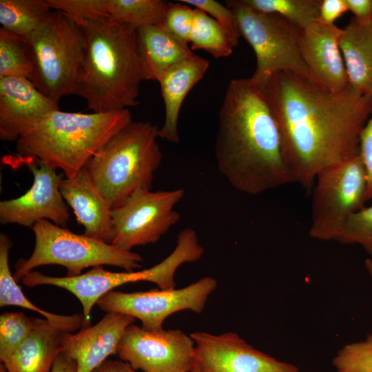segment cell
<instances>
[{
	"label": "cell",
	"mask_w": 372,
	"mask_h": 372,
	"mask_svg": "<svg viewBox=\"0 0 372 372\" xmlns=\"http://www.w3.org/2000/svg\"><path fill=\"white\" fill-rule=\"evenodd\" d=\"M215 157L227 182L249 195L293 183L277 121L251 77L232 79L227 85L218 112Z\"/></svg>",
	"instance_id": "cell-2"
},
{
	"label": "cell",
	"mask_w": 372,
	"mask_h": 372,
	"mask_svg": "<svg viewBox=\"0 0 372 372\" xmlns=\"http://www.w3.org/2000/svg\"><path fill=\"white\" fill-rule=\"evenodd\" d=\"M225 4L235 14L241 36L255 52L254 81L262 84L274 74L288 72L319 84L302 56L301 30L277 14L254 10L242 0L226 1Z\"/></svg>",
	"instance_id": "cell-8"
},
{
	"label": "cell",
	"mask_w": 372,
	"mask_h": 372,
	"mask_svg": "<svg viewBox=\"0 0 372 372\" xmlns=\"http://www.w3.org/2000/svg\"><path fill=\"white\" fill-rule=\"evenodd\" d=\"M194 9V20L189 41L192 51L203 50L215 59L231 55L235 46L227 31L209 15L199 9Z\"/></svg>",
	"instance_id": "cell-27"
},
{
	"label": "cell",
	"mask_w": 372,
	"mask_h": 372,
	"mask_svg": "<svg viewBox=\"0 0 372 372\" xmlns=\"http://www.w3.org/2000/svg\"><path fill=\"white\" fill-rule=\"evenodd\" d=\"M34 328L32 318L22 312H4L0 316V360L4 362L28 337Z\"/></svg>",
	"instance_id": "cell-30"
},
{
	"label": "cell",
	"mask_w": 372,
	"mask_h": 372,
	"mask_svg": "<svg viewBox=\"0 0 372 372\" xmlns=\"http://www.w3.org/2000/svg\"><path fill=\"white\" fill-rule=\"evenodd\" d=\"M255 10L277 14L304 30L319 19L321 0H242Z\"/></svg>",
	"instance_id": "cell-28"
},
{
	"label": "cell",
	"mask_w": 372,
	"mask_h": 372,
	"mask_svg": "<svg viewBox=\"0 0 372 372\" xmlns=\"http://www.w3.org/2000/svg\"><path fill=\"white\" fill-rule=\"evenodd\" d=\"M183 264V257L172 252L163 261L154 267L138 271L112 272L102 266L77 276L54 277L31 271L21 280L27 287L52 285L65 289L74 294L83 307V328L91 326V312L98 300L107 292L123 285L138 281L154 282L161 289H175L174 275Z\"/></svg>",
	"instance_id": "cell-10"
},
{
	"label": "cell",
	"mask_w": 372,
	"mask_h": 372,
	"mask_svg": "<svg viewBox=\"0 0 372 372\" xmlns=\"http://www.w3.org/2000/svg\"><path fill=\"white\" fill-rule=\"evenodd\" d=\"M34 65L27 39L0 29V77L30 79Z\"/></svg>",
	"instance_id": "cell-29"
},
{
	"label": "cell",
	"mask_w": 372,
	"mask_h": 372,
	"mask_svg": "<svg viewBox=\"0 0 372 372\" xmlns=\"http://www.w3.org/2000/svg\"><path fill=\"white\" fill-rule=\"evenodd\" d=\"M132 121L129 109L90 114L55 110L17 141V151L19 156L34 157L61 169L70 178Z\"/></svg>",
	"instance_id": "cell-4"
},
{
	"label": "cell",
	"mask_w": 372,
	"mask_h": 372,
	"mask_svg": "<svg viewBox=\"0 0 372 372\" xmlns=\"http://www.w3.org/2000/svg\"><path fill=\"white\" fill-rule=\"evenodd\" d=\"M365 267L372 279V259L368 258L364 262Z\"/></svg>",
	"instance_id": "cell-41"
},
{
	"label": "cell",
	"mask_w": 372,
	"mask_h": 372,
	"mask_svg": "<svg viewBox=\"0 0 372 372\" xmlns=\"http://www.w3.org/2000/svg\"><path fill=\"white\" fill-rule=\"evenodd\" d=\"M60 191L77 222L83 226V234L111 244L112 209L87 169L84 167L74 177L63 179Z\"/></svg>",
	"instance_id": "cell-19"
},
{
	"label": "cell",
	"mask_w": 372,
	"mask_h": 372,
	"mask_svg": "<svg viewBox=\"0 0 372 372\" xmlns=\"http://www.w3.org/2000/svg\"><path fill=\"white\" fill-rule=\"evenodd\" d=\"M12 242L4 233L0 234V307L19 306L34 311L67 332L81 329L83 314L63 316L45 311L31 302L24 295L12 274L9 265L10 249Z\"/></svg>",
	"instance_id": "cell-24"
},
{
	"label": "cell",
	"mask_w": 372,
	"mask_h": 372,
	"mask_svg": "<svg viewBox=\"0 0 372 372\" xmlns=\"http://www.w3.org/2000/svg\"><path fill=\"white\" fill-rule=\"evenodd\" d=\"M136 34L144 81L158 82L170 66L196 54L187 43L163 26H142Z\"/></svg>",
	"instance_id": "cell-22"
},
{
	"label": "cell",
	"mask_w": 372,
	"mask_h": 372,
	"mask_svg": "<svg viewBox=\"0 0 372 372\" xmlns=\"http://www.w3.org/2000/svg\"><path fill=\"white\" fill-rule=\"evenodd\" d=\"M258 85L277 121L293 182L311 192L322 170L359 154L360 133L372 113V96L349 84L333 93L288 72Z\"/></svg>",
	"instance_id": "cell-1"
},
{
	"label": "cell",
	"mask_w": 372,
	"mask_h": 372,
	"mask_svg": "<svg viewBox=\"0 0 372 372\" xmlns=\"http://www.w3.org/2000/svg\"><path fill=\"white\" fill-rule=\"evenodd\" d=\"M158 130L149 122L132 121L85 165L112 209L121 207L139 189L151 190L163 158L157 142Z\"/></svg>",
	"instance_id": "cell-5"
},
{
	"label": "cell",
	"mask_w": 372,
	"mask_h": 372,
	"mask_svg": "<svg viewBox=\"0 0 372 372\" xmlns=\"http://www.w3.org/2000/svg\"><path fill=\"white\" fill-rule=\"evenodd\" d=\"M342 29L335 24L317 21L300 31L303 59L316 80L327 90L337 93L349 85L348 76L339 46Z\"/></svg>",
	"instance_id": "cell-17"
},
{
	"label": "cell",
	"mask_w": 372,
	"mask_h": 372,
	"mask_svg": "<svg viewBox=\"0 0 372 372\" xmlns=\"http://www.w3.org/2000/svg\"><path fill=\"white\" fill-rule=\"evenodd\" d=\"M51 8L77 23L109 19L107 0H48Z\"/></svg>",
	"instance_id": "cell-33"
},
{
	"label": "cell",
	"mask_w": 372,
	"mask_h": 372,
	"mask_svg": "<svg viewBox=\"0 0 372 372\" xmlns=\"http://www.w3.org/2000/svg\"><path fill=\"white\" fill-rule=\"evenodd\" d=\"M180 3L199 9L215 19L228 33L235 47L241 36L233 11L214 0H180Z\"/></svg>",
	"instance_id": "cell-34"
},
{
	"label": "cell",
	"mask_w": 372,
	"mask_h": 372,
	"mask_svg": "<svg viewBox=\"0 0 372 372\" xmlns=\"http://www.w3.org/2000/svg\"><path fill=\"white\" fill-rule=\"evenodd\" d=\"M367 180L366 199H372V113L360 136V153Z\"/></svg>",
	"instance_id": "cell-36"
},
{
	"label": "cell",
	"mask_w": 372,
	"mask_h": 372,
	"mask_svg": "<svg viewBox=\"0 0 372 372\" xmlns=\"http://www.w3.org/2000/svg\"><path fill=\"white\" fill-rule=\"evenodd\" d=\"M348 10L362 23L372 21V0H345Z\"/></svg>",
	"instance_id": "cell-38"
},
{
	"label": "cell",
	"mask_w": 372,
	"mask_h": 372,
	"mask_svg": "<svg viewBox=\"0 0 372 372\" xmlns=\"http://www.w3.org/2000/svg\"><path fill=\"white\" fill-rule=\"evenodd\" d=\"M336 372H372V333L342 347L333 359Z\"/></svg>",
	"instance_id": "cell-31"
},
{
	"label": "cell",
	"mask_w": 372,
	"mask_h": 372,
	"mask_svg": "<svg viewBox=\"0 0 372 372\" xmlns=\"http://www.w3.org/2000/svg\"><path fill=\"white\" fill-rule=\"evenodd\" d=\"M366 189L360 154L322 170L311 189L309 236L335 240L349 216L364 207Z\"/></svg>",
	"instance_id": "cell-9"
},
{
	"label": "cell",
	"mask_w": 372,
	"mask_h": 372,
	"mask_svg": "<svg viewBox=\"0 0 372 372\" xmlns=\"http://www.w3.org/2000/svg\"><path fill=\"white\" fill-rule=\"evenodd\" d=\"M185 190L139 189L121 207L112 209V245L125 250L155 243L180 219L174 206Z\"/></svg>",
	"instance_id": "cell-11"
},
{
	"label": "cell",
	"mask_w": 372,
	"mask_h": 372,
	"mask_svg": "<svg viewBox=\"0 0 372 372\" xmlns=\"http://www.w3.org/2000/svg\"><path fill=\"white\" fill-rule=\"evenodd\" d=\"M0 372H8L3 363H1L0 364Z\"/></svg>",
	"instance_id": "cell-42"
},
{
	"label": "cell",
	"mask_w": 372,
	"mask_h": 372,
	"mask_svg": "<svg viewBox=\"0 0 372 372\" xmlns=\"http://www.w3.org/2000/svg\"><path fill=\"white\" fill-rule=\"evenodd\" d=\"M32 318V331L3 362L8 372H51L63 351L68 332L45 318Z\"/></svg>",
	"instance_id": "cell-21"
},
{
	"label": "cell",
	"mask_w": 372,
	"mask_h": 372,
	"mask_svg": "<svg viewBox=\"0 0 372 372\" xmlns=\"http://www.w3.org/2000/svg\"><path fill=\"white\" fill-rule=\"evenodd\" d=\"M335 241L358 244L372 257V205L351 214Z\"/></svg>",
	"instance_id": "cell-32"
},
{
	"label": "cell",
	"mask_w": 372,
	"mask_h": 372,
	"mask_svg": "<svg viewBox=\"0 0 372 372\" xmlns=\"http://www.w3.org/2000/svg\"><path fill=\"white\" fill-rule=\"evenodd\" d=\"M32 229L35 245L28 259L21 258L15 265L14 278L17 282L33 269L48 265L66 268V276H77L83 269L111 265L126 271L142 267V257L132 251L103 242L85 234H77L48 220L37 222Z\"/></svg>",
	"instance_id": "cell-7"
},
{
	"label": "cell",
	"mask_w": 372,
	"mask_h": 372,
	"mask_svg": "<svg viewBox=\"0 0 372 372\" xmlns=\"http://www.w3.org/2000/svg\"><path fill=\"white\" fill-rule=\"evenodd\" d=\"M118 357L143 372H192L196 365L194 341L180 329L147 331L134 324L125 329Z\"/></svg>",
	"instance_id": "cell-13"
},
{
	"label": "cell",
	"mask_w": 372,
	"mask_h": 372,
	"mask_svg": "<svg viewBox=\"0 0 372 372\" xmlns=\"http://www.w3.org/2000/svg\"><path fill=\"white\" fill-rule=\"evenodd\" d=\"M194 14V8L179 1L178 3L169 2L162 26L177 38L189 43Z\"/></svg>",
	"instance_id": "cell-35"
},
{
	"label": "cell",
	"mask_w": 372,
	"mask_h": 372,
	"mask_svg": "<svg viewBox=\"0 0 372 372\" xmlns=\"http://www.w3.org/2000/svg\"><path fill=\"white\" fill-rule=\"evenodd\" d=\"M134 321L127 314L108 312L94 325L74 334L68 332L63 351L76 361L77 372H93L108 356L117 353L125 329Z\"/></svg>",
	"instance_id": "cell-18"
},
{
	"label": "cell",
	"mask_w": 372,
	"mask_h": 372,
	"mask_svg": "<svg viewBox=\"0 0 372 372\" xmlns=\"http://www.w3.org/2000/svg\"><path fill=\"white\" fill-rule=\"evenodd\" d=\"M17 158L32 172L33 183L23 195L1 201V224H18L32 228L37 222L48 220L65 227L70 216L60 191L63 175L57 174L55 169L37 158Z\"/></svg>",
	"instance_id": "cell-14"
},
{
	"label": "cell",
	"mask_w": 372,
	"mask_h": 372,
	"mask_svg": "<svg viewBox=\"0 0 372 372\" xmlns=\"http://www.w3.org/2000/svg\"><path fill=\"white\" fill-rule=\"evenodd\" d=\"M78 23L85 34V52L76 95L92 112L136 105L144 81L136 28L108 19Z\"/></svg>",
	"instance_id": "cell-3"
},
{
	"label": "cell",
	"mask_w": 372,
	"mask_h": 372,
	"mask_svg": "<svg viewBox=\"0 0 372 372\" xmlns=\"http://www.w3.org/2000/svg\"><path fill=\"white\" fill-rule=\"evenodd\" d=\"M52 10L48 0H0L1 28L27 38L47 21Z\"/></svg>",
	"instance_id": "cell-25"
},
{
	"label": "cell",
	"mask_w": 372,
	"mask_h": 372,
	"mask_svg": "<svg viewBox=\"0 0 372 372\" xmlns=\"http://www.w3.org/2000/svg\"><path fill=\"white\" fill-rule=\"evenodd\" d=\"M192 372H200L199 369H198V367L196 366V365H195L194 369L192 370Z\"/></svg>",
	"instance_id": "cell-43"
},
{
	"label": "cell",
	"mask_w": 372,
	"mask_h": 372,
	"mask_svg": "<svg viewBox=\"0 0 372 372\" xmlns=\"http://www.w3.org/2000/svg\"><path fill=\"white\" fill-rule=\"evenodd\" d=\"M209 62L195 54L178 62L163 74L158 83L165 105V121L158 137L178 143V121L182 104L188 92L203 77Z\"/></svg>",
	"instance_id": "cell-20"
},
{
	"label": "cell",
	"mask_w": 372,
	"mask_h": 372,
	"mask_svg": "<svg viewBox=\"0 0 372 372\" xmlns=\"http://www.w3.org/2000/svg\"><path fill=\"white\" fill-rule=\"evenodd\" d=\"M216 279L206 276L182 289H154L125 293L110 291L97 302L99 307L108 312L132 316L147 331H160L170 315L183 310L201 313L209 295L216 289Z\"/></svg>",
	"instance_id": "cell-12"
},
{
	"label": "cell",
	"mask_w": 372,
	"mask_h": 372,
	"mask_svg": "<svg viewBox=\"0 0 372 372\" xmlns=\"http://www.w3.org/2000/svg\"><path fill=\"white\" fill-rule=\"evenodd\" d=\"M190 336L200 372H298L295 365L256 349L235 333L195 332Z\"/></svg>",
	"instance_id": "cell-15"
},
{
	"label": "cell",
	"mask_w": 372,
	"mask_h": 372,
	"mask_svg": "<svg viewBox=\"0 0 372 372\" xmlns=\"http://www.w3.org/2000/svg\"><path fill=\"white\" fill-rule=\"evenodd\" d=\"M347 10L345 0H321L318 21L333 25L335 21Z\"/></svg>",
	"instance_id": "cell-37"
},
{
	"label": "cell",
	"mask_w": 372,
	"mask_h": 372,
	"mask_svg": "<svg viewBox=\"0 0 372 372\" xmlns=\"http://www.w3.org/2000/svg\"><path fill=\"white\" fill-rule=\"evenodd\" d=\"M55 103L25 77H0V139L17 141L49 113Z\"/></svg>",
	"instance_id": "cell-16"
},
{
	"label": "cell",
	"mask_w": 372,
	"mask_h": 372,
	"mask_svg": "<svg viewBox=\"0 0 372 372\" xmlns=\"http://www.w3.org/2000/svg\"><path fill=\"white\" fill-rule=\"evenodd\" d=\"M34 72L30 79L47 97L77 94L83 74L85 38L82 27L68 14L52 10L47 21L25 38Z\"/></svg>",
	"instance_id": "cell-6"
},
{
	"label": "cell",
	"mask_w": 372,
	"mask_h": 372,
	"mask_svg": "<svg viewBox=\"0 0 372 372\" xmlns=\"http://www.w3.org/2000/svg\"><path fill=\"white\" fill-rule=\"evenodd\" d=\"M93 372H136L128 363L120 360H105Z\"/></svg>",
	"instance_id": "cell-40"
},
{
	"label": "cell",
	"mask_w": 372,
	"mask_h": 372,
	"mask_svg": "<svg viewBox=\"0 0 372 372\" xmlns=\"http://www.w3.org/2000/svg\"><path fill=\"white\" fill-rule=\"evenodd\" d=\"M339 46L349 84L372 96V21L362 23L354 17L342 29Z\"/></svg>",
	"instance_id": "cell-23"
},
{
	"label": "cell",
	"mask_w": 372,
	"mask_h": 372,
	"mask_svg": "<svg viewBox=\"0 0 372 372\" xmlns=\"http://www.w3.org/2000/svg\"><path fill=\"white\" fill-rule=\"evenodd\" d=\"M169 2L163 0H107L109 20L138 28L163 25Z\"/></svg>",
	"instance_id": "cell-26"
},
{
	"label": "cell",
	"mask_w": 372,
	"mask_h": 372,
	"mask_svg": "<svg viewBox=\"0 0 372 372\" xmlns=\"http://www.w3.org/2000/svg\"><path fill=\"white\" fill-rule=\"evenodd\" d=\"M51 372H77V362L65 351H62L56 357Z\"/></svg>",
	"instance_id": "cell-39"
}]
</instances>
